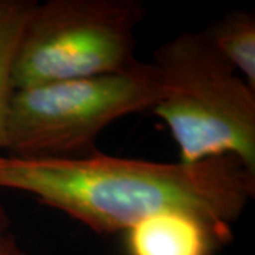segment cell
Here are the masks:
<instances>
[{
	"mask_svg": "<svg viewBox=\"0 0 255 255\" xmlns=\"http://www.w3.org/2000/svg\"><path fill=\"white\" fill-rule=\"evenodd\" d=\"M0 189L28 193L98 234L127 231L164 210L231 228L254 197L255 174L234 156L159 163L102 153L18 157L0 153Z\"/></svg>",
	"mask_w": 255,
	"mask_h": 255,
	"instance_id": "6da1fadb",
	"label": "cell"
},
{
	"mask_svg": "<svg viewBox=\"0 0 255 255\" xmlns=\"http://www.w3.org/2000/svg\"><path fill=\"white\" fill-rule=\"evenodd\" d=\"M152 65L159 84L152 111L169 128L180 162L234 156L255 174V90L203 31L166 41Z\"/></svg>",
	"mask_w": 255,
	"mask_h": 255,
	"instance_id": "7a4b0ae2",
	"label": "cell"
},
{
	"mask_svg": "<svg viewBox=\"0 0 255 255\" xmlns=\"http://www.w3.org/2000/svg\"><path fill=\"white\" fill-rule=\"evenodd\" d=\"M159 98L152 63L127 71L13 90L3 150L18 157H82L95 139L129 114L152 110Z\"/></svg>",
	"mask_w": 255,
	"mask_h": 255,
	"instance_id": "3957f363",
	"label": "cell"
},
{
	"mask_svg": "<svg viewBox=\"0 0 255 255\" xmlns=\"http://www.w3.org/2000/svg\"><path fill=\"white\" fill-rule=\"evenodd\" d=\"M143 17L137 0L34 3L13 58V90L132 68Z\"/></svg>",
	"mask_w": 255,
	"mask_h": 255,
	"instance_id": "277c9868",
	"label": "cell"
},
{
	"mask_svg": "<svg viewBox=\"0 0 255 255\" xmlns=\"http://www.w3.org/2000/svg\"><path fill=\"white\" fill-rule=\"evenodd\" d=\"M231 238V228L183 210H164L125 231L128 255H213Z\"/></svg>",
	"mask_w": 255,
	"mask_h": 255,
	"instance_id": "5b68a950",
	"label": "cell"
},
{
	"mask_svg": "<svg viewBox=\"0 0 255 255\" xmlns=\"http://www.w3.org/2000/svg\"><path fill=\"white\" fill-rule=\"evenodd\" d=\"M219 54L255 90V17L247 11H233L203 30Z\"/></svg>",
	"mask_w": 255,
	"mask_h": 255,
	"instance_id": "8992f818",
	"label": "cell"
},
{
	"mask_svg": "<svg viewBox=\"0 0 255 255\" xmlns=\"http://www.w3.org/2000/svg\"><path fill=\"white\" fill-rule=\"evenodd\" d=\"M34 3L31 0H0V150H3L4 125L13 94V58Z\"/></svg>",
	"mask_w": 255,
	"mask_h": 255,
	"instance_id": "52a82bcc",
	"label": "cell"
},
{
	"mask_svg": "<svg viewBox=\"0 0 255 255\" xmlns=\"http://www.w3.org/2000/svg\"><path fill=\"white\" fill-rule=\"evenodd\" d=\"M0 255H28L23 248L18 246L17 240L10 233L0 236Z\"/></svg>",
	"mask_w": 255,
	"mask_h": 255,
	"instance_id": "ba28073f",
	"label": "cell"
},
{
	"mask_svg": "<svg viewBox=\"0 0 255 255\" xmlns=\"http://www.w3.org/2000/svg\"><path fill=\"white\" fill-rule=\"evenodd\" d=\"M9 226H10L9 216H7V213H6V210L0 206V236H1V234H4V233H7Z\"/></svg>",
	"mask_w": 255,
	"mask_h": 255,
	"instance_id": "9c48e42d",
	"label": "cell"
}]
</instances>
